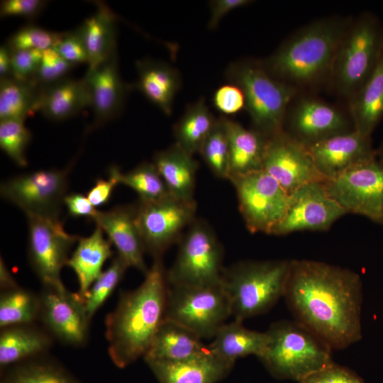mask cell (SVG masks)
<instances>
[{
	"label": "cell",
	"instance_id": "obj_1",
	"mask_svg": "<svg viewBox=\"0 0 383 383\" xmlns=\"http://www.w3.org/2000/svg\"><path fill=\"white\" fill-rule=\"evenodd\" d=\"M284 297L296 321L332 349L362 338V283L357 272L321 261L291 260Z\"/></svg>",
	"mask_w": 383,
	"mask_h": 383
},
{
	"label": "cell",
	"instance_id": "obj_2",
	"mask_svg": "<svg viewBox=\"0 0 383 383\" xmlns=\"http://www.w3.org/2000/svg\"><path fill=\"white\" fill-rule=\"evenodd\" d=\"M350 19V16H326L299 27L261 60L264 67L300 92L327 89L336 51Z\"/></svg>",
	"mask_w": 383,
	"mask_h": 383
},
{
	"label": "cell",
	"instance_id": "obj_3",
	"mask_svg": "<svg viewBox=\"0 0 383 383\" xmlns=\"http://www.w3.org/2000/svg\"><path fill=\"white\" fill-rule=\"evenodd\" d=\"M168 284L162 258H155L141 284L123 292L106 318L108 353L124 368L144 357L166 318Z\"/></svg>",
	"mask_w": 383,
	"mask_h": 383
},
{
	"label": "cell",
	"instance_id": "obj_4",
	"mask_svg": "<svg viewBox=\"0 0 383 383\" xmlns=\"http://www.w3.org/2000/svg\"><path fill=\"white\" fill-rule=\"evenodd\" d=\"M383 48V23L373 12L350 16L338 47L327 90L348 104L373 72Z\"/></svg>",
	"mask_w": 383,
	"mask_h": 383
},
{
	"label": "cell",
	"instance_id": "obj_5",
	"mask_svg": "<svg viewBox=\"0 0 383 383\" xmlns=\"http://www.w3.org/2000/svg\"><path fill=\"white\" fill-rule=\"evenodd\" d=\"M266 332L268 343L258 358L277 379L299 382L334 362L330 345L296 320L274 322Z\"/></svg>",
	"mask_w": 383,
	"mask_h": 383
},
{
	"label": "cell",
	"instance_id": "obj_6",
	"mask_svg": "<svg viewBox=\"0 0 383 383\" xmlns=\"http://www.w3.org/2000/svg\"><path fill=\"white\" fill-rule=\"evenodd\" d=\"M290 261L245 260L223 270L221 285L235 320L264 313L284 296Z\"/></svg>",
	"mask_w": 383,
	"mask_h": 383
},
{
	"label": "cell",
	"instance_id": "obj_7",
	"mask_svg": "<svg viewBox=\"0 0 383 383\" xmlns=\"http://www.w3.org/2000/svg\"><path fill=\"white\" fill-rule=\"evenodd\" d=\"M226 77L242 90L252 129L267 138L283 131L287 108L299 91L273 77L261 60L235 61L227 68Z\"/></svg>",
	"mask_w": 383,
	"mask_h": 383
},
{
	"label": "cell",
	"instance_id": "obj_8",
	"mask_svg": "<svg viewBox=\"0 0 383 383\" xmlns=\"http://www.w3.org/2000/svg\"><path fill=\"white\" fill-rule=\"evenodd\" d=\"M176 259L166 272L168 284L213 286L221 283L223 249L212 228L196 218L180 238Z\"/></svg>",
	"mask_w": 383,
	"mask_h": 383
},
{
	"label": "cell",
	"instance_id": "obj_9",
	"mask_svg": "<svg viewBox=\"0 0 383 383\" xmlns=\"http://www.w3.org/2000/svg\"><path fill=\"white\" fill-rule=\"evenodd\" d=\"M230 316L229 300L221 283L204 287L168 284L165 319L187 328L202 339L213 338Z\"/></svg>",
	"mask_w": 383,
	"mask_h": 383
},
{
	"label": "cell",
	"instance_id": "obj_10",
	"mask_svg": "<svg viewBox=\"0 0 383 383\" xmlns=\"http://www.w3.org/2000/svg\"><path fill=\"white\" fill-rule=\"evenodd\" d=\"M354 130L347 104H332L306 92L292 99L283 124V131L306 148Z\"/></svg>",
	"mask_w": 383,
	"mask_h": 383
},
{
	"label": "cell",
	"instance_id": "obj_11",
	"mask_svg": "<svg viewBox=\"0 0 383 383\" xmlns=\"http://www.w3.org/2000/svg\"><path fill=\"white\" fill-rule=\"evenodd\" d=\"M229 180L248 230L272 235L287 212L291 195L264 170L231 176Z\"/></svg>",
	"mask_w": 383,
	"mask_h": 383
},
{
	"label": "cell",
	"instance_id": "obj_12",
	"mask_svg": "<svg viewBox=\"0 0 383 383\" xmlns=\"http://www.w3.org/2000/svg\"><path fill=\"white\" fill-rule=\"evenodd\" d=\"M196 204L171 195L160 200L140 201L135 206V222L145 252L161 257L195 218Z\"/></svg>",
	"mask_w": 383,
	"mask_h": 383
},
{
	"label": "cell",
	"instance_id": "obj_13",
	"mask_svg": "<svg viewBox=\"0 0 383 383\" xmlns=\"http://www.w3.org/2000/svg\"><path fill=\"white\" fill-rule=\"evenodd\" d=\"M323 184L348 213L363 216L383 226V161L377 157Z\"/></svg>",
	"mask_w": 383,
	"mask_h": 383
},
{
	"label": "cell",
	"instance_id": "obj_14",
	"mask_svg": "<svg viewBox=\"0 0 383 383\" xmlns=\"http://www.w3.org/2000/svg\"><path fill=\"white\" fill-rule=\"evenodd\" d=\"M28 257L43 286L64 287L60 272L79 237L67 233L57 217L27 213Z\"/></svg>",
	"mask_w": 383,
	"mask_h": 383
},
{
	"label": "cell",
	"instance_id": "obj_15",
	"mask_svg": "<svg viewBox=\"0 0 383 383\" xmlns=\"http://www.w3.org/2000/svg\"><path fill=\"white\" fill-rule=\"evenodd\" d=\"M72 163L62 170H42L18 175L1 184V196L26 214L59 218Z\"/></svg>",
	"mask_w": 383,
	"mask_h": 383
},
{
	"label": "cell",
	"instance_id": "obj_16",
	"mask_svg": "<svg viewBox=\"0 0 383 383\" xmlns=\"http://www.w3.org/2000/svg\"><path fill=\"white\" fill-rule=\"evenodd\" d=\"M323 182L309 183L291 194L287 212L272 235H285L302 231H327L348 213L329 195Z\"/></svg>",
	"mask_w": 383,
	"mask_h": 383
},
{
	"label": "cell",
	"instance_id": "obj_17",
	"mask_svg": "<svg viewBox=\"0 0 383 383\" xmlns=\"http://www.w3.org/2000/svg\"><path fill=\"white\" fill-rule=\"evenodd\" d=\"M39 319L46 331L62 343L81 346L87 340L89 318L84 299L64 287L43 286Z\"/></svg>",
	"mask_w": 383,
	"mask_h": 383
},
{
	"label": "cell",
	"instance_id": "obj_18",
	"mask_svg": "<svg viewBox=\"0 0 383 383\" xmlns=\"http://www.w3.org/2000/svg\"><path fill=\"white\" fill-rule=\"evenodd\" d=\"M262 170L290 195L305 184L326 180L317 170L307 148L283 131L268 138Z\"/></svg>",
	"mask_w": 383,
	"mask_h": 383
},
{
	"label": "cell",
	"instance_id": "obj_19",
	"mask_svg": "<svg viewBox=\"0 0 383 383\" xmlns=\"http://www.w3.org/2000/svg\"><path fill=\"white\" fill-rule=\"evenodd\" d=\"M307 149L317 170L326 180L377 157L371 135L356 129L324 140Z\"/></svg>",
	"mask_w": 383,
	"mask_h": 383
},
{
	"label": "cell",
	"instance_id": "obj_20",
	"mask_svg": "<svg viewBox=\"0 0 383 383\" xmlns=\"http://www.w3.org/2000/svg\"><path fill=\"white\" fill-rule=\"evenodd\" d=\"M92 220L106 234L117 250V256L128 267H134L145 274L148 269L135 222V206H121L106 211H98Z\"/></svg>",
	"mask_w": 383,
	"mask_h": 383
},
{
	"label": "cell",
	"instance_id": "obj_21",
	"mask_svg": "<svg viewBox=\"0 0 383 383\" xmlns=\"http://www.w3.org/2000/svg\"><path fill=\"white\" fill-rule=\"evenodd\" d=\"M91 95L94 130L115 118L121 111L127 87L119 75L116 52L94 69L87 70L84 77Z\"/></svg>",
	"mask_w": 383,
	"mask_h": 383
},
{
	"label": "cell",
	"instance_id": "obj_22",
	"mask_svg": "<svg viewBox=\"0 0 383 383\" xmlns=\"http://www.w3.org/2000/svg\"><path fill=\"white\" fill-rule=\"evenodd\" d=\"M160 383H216L231 371L233 364L208 350L182 361L145 360Z\"/></svg>",
	"mask_w": 383,
	"mask_h": 383
},
{
	"label": "cell",
	"instance_id": "obj_23",
	"mask_svg": "<svg viewBox=\"0 0 383 383\" xmlns=\"http://www.w3.org/2000/svg\"><path fill=\"white\" fill-rule=\"evenodd\" d=\"M91 106V91L84 77H65L40 87L38 111L50 119L65 120Z\"/></svg>",
	"mask_w": 383,
	"mask_h": 383
},
{
	"label": "cell",
	"instance_id": "obj_24",
	"mask_svg": "<svg viewBox=\"0 0 383 383\" xmlns=\"http://www.w3.org/2000/svg\"><path fill=\"white\" fill-rule=\"evenodd\" d=\"M170 194L180 200H194L198 164L193 155L174 143L155 153L152 162Z\"/></svg>",
	"mask_w": 383,
	"mask_h": 383
},
{
	"label": "cell",
	"instance_id": "obj_25",
	"mask_svg": "<svg viewBox=\"0 0 383 383\" xmlns=\"http://www.w3.org/2000/svg\"><path fill=\"white\" fill-rule=\"evenodd\" d=\"M135 65L138 89L165 115H171L181 84L178 71L165 62L149 59L138 60Z\"/></svg>",
	"mask_w": 383,
	"mask_h": 383
},
{
	"label": "cell",
	"instance_id": "obj_26",
	"mask_svg": "<svg viewBox=\"0 0 383 383\" xmlns=\"http://www.w3.org/2000/svg\"><path fill=\"white\" fill-rule=\"evenodd\" d=\"M1 369L42 356L52 345V336L33 324L13 326L1 329Z\"/></svg>",
	"mask_w": 383,
	"mask_h": 383
},
{
	"label": "cell",
	"instance_id": "obj_27",
	"mask_svg": "<svg viewBox=\"0 0 383 383\" xmlns=\"http://www.w3.org/2000/svg\"><path fill=\"white\" fill-rule=\"evenodd\" d=\"M208 350L202 338L187 328L165 319L157 330L144 360L182 361Z\"/></svg>",
	"mask_w": 383,
	"mask_h": 383
},
{
	"label": "cell",
	"instance_id": "obj_28",
	"mask_svg": "<svg viewBox=\"0 0 383 383\" xmlns=\"http://www.w3.org/2000/svg\"><path fill=\"white\" fill-rule=\"evenodd\" d=\"M112 255L111 243L104 238V231L98 226L91 235L79 238L67 265L76 274L78 293L82 298L101 274L104 264Z\"/></svg>",
	"mask_w": 383,
	"mask_h": 383
},
{
	"label": "cell",
	"instance_id": "obj_29",
	"mask_svg": "<svg viewBox=\"0 0 383 383\" xmlns=\"http://www.w3.org/2000/svg\"><path fill=\"white\" fill-rule=\"evenodd\" d=\"M225 121L230 150L229 178L262 170L268 138L228 118Z\"/></svg>",
	"mask_w": 383,
	"mask_h": 383
},
{
	"label": "cell",
	"instance_id": "obj_30",
	"mask_svg": "<svg viewBox=\"0 0 383 383\" xmlns=\"http://www.w3.org/2000/svg\"><path fill=\"white\" fill-rule=\"evenodd\" d=\"M242 323L233 319L224 323L208 345L212 353L233 365L237 359L247 355H255L259 357L269 340L267 332L250 330Z\"/></svg>",
	"mask_w": 383,
	"mask_h": 383
},
{
	"label": "cell",
	"instance_id": "obj_31",
	"mask_svg": "<svg viewBox=\"0 0 383 383\" xmlns=\"http://www.w3.org/2000/svg\"><path fill=\"white\" fill-rule=\"evenodd\" d=\"M77 28L89 55L88 70L105 62L116 52V16L104 3Z\"/></svg>",
	"mask_w": 383,
	"mask_h": 383
},
{
	"label": "cell",
	"instance_id": "obj_32",
	"mask_svg": "<svg viewBox=\"0 0 383 383\" xmlns=\"http://www.w3.org/2000/svg\"><path fill=\"white\" fill-rule=\"evenodd\" d=\"M348 106L355 129L371 135L383 119V48L373 72Z\"/></svg>",
	"mask_w": 383,
	"mask_h": 383
},
{
	"label": "cell",
	"instance_id": "obj_33",
	"mask_svg": "<svg viewBox=\"0 0 383 383\" xmlns=\"http://www.w3.org/2000/svg\"><path fill=\"white\" fill-rule=\"evenodd\" d=\"M204 98L189 105L174 126L175 143L191 155L199 152L216 121Z\"/></svg>",
	"mask_w": 383,
	"mask_h": 383
},
{
	"label": "cell",
	"instance_id": "obj_34",
	"mask_svg": "<svg viewBox=\"0 0 383 383\" xmlns=\"http://www.w3.org/2000/svg\"><path fill=\"white\" fill-rule=\"evenodd\" d=\"M40 87L33 82L0 79V121L25 119L38 111Z\"/></svg>",
	"mask_w": 383,
	"mask_h": 383
},
{
	"label": "cell",
	"instance_id": "obj_35",
	"mask_svg": "<svg viewBox=\"0 0 383 383\" xmlns=\"http://www.w3.org/2000/svg\"><path fill=\"white\" fill-rule=\"evenodd\" d=\"M40 295L19 286L2 291L0 296V328L33 324L39 319Z\"/></svg>",
	"mask_w": 383,
	"mask_h": 383
},
{
	"label": "cell",
	"instance_id": "obj_36",
	"mask_svg": "<svg viewBox=\"0 0 383 383\" xmlns=\"http://www.w3.org/2000/svg\"><path fill=\"white\" fill-rule=\"evenodd\" d=\"M42 357L9 367L3 383H78L59 364Z\"/></svg>",
	"mask_w": 383,
	"mask_h": 383
},
{
	"label": "cell",
	"instance_id": "obj_37",
	"mask_svg": "<svg viewBox=\"0 0 383 383\" xmlns=\"http://www.w3.org/2000/svg\"><path fill=\"white\" fill-rule=\"evenodd\" d=\"M225 116L216 119L199 153L212 173L221 179L230 177V150Z\"/></svg>",
	"mask_w": 383,
	"mask_h": 383
},
{
	"label": "cell",
	"instance_id": "obj_38",
	"mask_svg": "<svg viewBox=\"0 0 383 383\" xmlns=\"http://www.w3.org/2000/svg\"><path fill=\"white\" fill-rule=\"evenodd\" d=\"M119 183L133 189L140 201H157L171 195L153 162H143L126 173L121 172Z\"/></svg>",
	"mask_w": 383,
	"mask_h": 383
},
{
	"label": "cell",
	"instance_id": "obj_39",
	"mask_svg": "<svg viewBox=\"0 0 383 383\" xmlns=\"http://www.w3.org/2000/svg\"><path fill=\"white\" fill-rule=\"evenodd\" d=\"M128 265L118 256L92 284L84 299L87 314L90 320L112 294L122 279Z\"/></svg>",
	"mask_w": 383,
	"mask_h": 383
},
{
	"label": "cell",
	"instance_id": "obj_40",
	"mask_svg": "<svg viewBox=\"0 0 383 383\" xmlns=\"http://www.w3.org/2000/svg\"><path fill=\"white\" fill-rule=\"evenodd\" d=\"M30 139L31 133L24 126V122L0 121V147L19 166L28 165L25 151Z\"/></svg>",
	"mask_w": 383,
	"mask_h": 383
},
{
	"label": "cell",
	"instance_id": "obj_41",
	"mask_svg": "<svg viewBox=\"0 0 383 383\" xmlns=\"http://www.w3.org/2000/svg\"><path fill=\"white\" fill-rule=\"evenodd\" d=\"M64 33L45 30L34 25L20 28L5 44L11 52L20 50L44 51L54 48L61 40Z\"/></svg>",
	"mask_w": 383,
	"mask_h": 383
},
{
	"label": "cell",
	"instance_id": "obj_42",
	"mask_svg": "<svg viewBox=\"0 0 383 383\" xmlns=\"http://www.w3.org/2000/svg\"><path fill=\"white\" fill-rule=\"evenodd\" d=\"M74 67L64 60L54 48L43 51L41 60L33 79L39 87H45L65 78Z\"/></svg>",
	"mask_w": 383,
	"mask_h": 383
},
{
	"label": "cell",
	"instance_id": "obj_43",
	"mask_svg": "<svg viewBox=\"0 0 383 383\" xmlns=\"http://www.w3.org/2000/svg\"><path fill=\"white\" fill-rule=\"evenodd\" d=\"M54 49L64 60L74 66L82 63L89 65L88 52L77 29L64 33Z\"/></svg>",
	"mask_w": 383,
	"mask_h": 383
},
{
	"label": "cell",
	"instance_id": "obj_44",
	"mask_svg": "<svg viewBox=\"0 0 383 383\" xmlns=\"http://www.w3.org/2000/svg\"><path fill=\"white\" fill-rule=\"evenodd\" d=\"M11 53V78L23 82H33L43 51L20 50Z\"/></svg>",
	"mask_w": 383,
	"mask_h": 383
},
{
	"label": "cell",
	"instance_id": "obj_45",
	"mask_svg": "<svg viewBox=\"0 0 383 383\" xmlns=\"http://www.w3.org/2000/svg\"><path fill=\"white\" fill-rule=\"evenodd\" d=\"M213 101L216 109L224 115H232L245 109V101L242 90L229 83L218 88Z\"/></svg>",
	"mask_w": 383,
	"mask_h": 383
},
{
	"label": "cell",
	"instance_id": "obj_46",
	"mask_svg": "<svg viewBox=\"0 0 383 383\" xmlns=\"http://www.w3.org/2000/svg\"><path fill=\"white\" fill-rule=\"evenodd\" d=\"M299 383H365L352 370L333 362L301 379Z\"/></svg>",
	"mask_w": 383,
	"mask_h": 383
},
{
	"label": "cell",
	"instance_id": "obj_47",
	"mask_svg": "<svg viewBox=\"0 0 383 383\" xmlns=\"http://www.w3.org/2000/svg\"><path fill=\"white\" fill-rule=\"evenodd\" d=\"M42 0H4L1 1V18L18 16L33 19L38 16L47 5Z\"/></svg>",
	"mask_w": 383,
	"mask_h": 383
},
{
	"label": "cell",
	"instance_id": "obj_48",
	"mask_svg": "<svg viewBox=\"0 0 383 383\" xmlns=\"http://www.w3.org/2000/svg\"><path fill=\"white\" fill-rule=\"evenodd\" d=\"M121 172L117 166H112L109 169L108 179H98L94 185L87 192V196L95 207L106 204L119 183V177Z\"/></svg>",
	"mask_w": 383,
	"mask_h": 383
},
{
	"label": "cell",
	"instance_id": "obj_49",
	"mask_svg": "<svg viewBox=\"0 0 383 383\" xmlns=\"http://www.w3.org/2000/svg\"><path fill=\"white\" fill-rule=\"evenodd\" d=\"M250 0H213L209 1L210 18L208 23L209 30L215 29L221 20L231 11L252 4Z\"/></svg>",
	"mask_w": 383,
	"mask_h": 383
},
{
	"label": "cell",
	"instance_id": "obj_50",
	"mask_svg": "<svg viewBox=\"0 0 383 383\" xmlns=\"http://www.w3.org/2000/svg\"><path fill=\"white\" fill-rule=\"evenodd\" d=\"M68 213L73 217H87L93 219L98 210L87 196L79 193L67 194L63 200Z\"/></svg>",
	"mask_w": 383,
	"mask_h": 383
},
{
	"label": "cell",
	"instance_id": "obj_51",
	"mask_svg": "<svg viewBox=\"0 0 383 383\" xmlns=\"http://www.w3.org/2000/svg\"><path fill=\"white\" fill-rule=\"evenodd\" d=\"M11 51L4 45L0 48V79L11 77Z\"/></svg>",
	"mask_w": 383,
	"mask_h": 383
},
{
	"label": "cell",
	"instance_id": "obj_52",
	"mask_svg": "<svg viewBox=\"0 0 383 383\" xmlns=\"http://www.w3.org/2000/svg\"><path fill=\"white\" fill-rule=\"evenodd\" d=\"M0 287L1 292L18 287L2 258L0 261Z\"/></svg>",
	"mask_w": 383,
	"mask_h": 383
},
{
	"label": "cell",
	"instance_id": "obj_53",
	"mask_svg": "<svg viewBox=\"0 0 383 383\" xmlns=\"http://www.w3.org/2000/svg\"><path fill=\"white\" fill-rule=\"evenodd\" d=\"M376 152L377 157L380 160L383 161V140L379 147L376 148Z\"/></svg>",
	"mask_w": 383,
	"mask_h": 383
}]
</instances>
